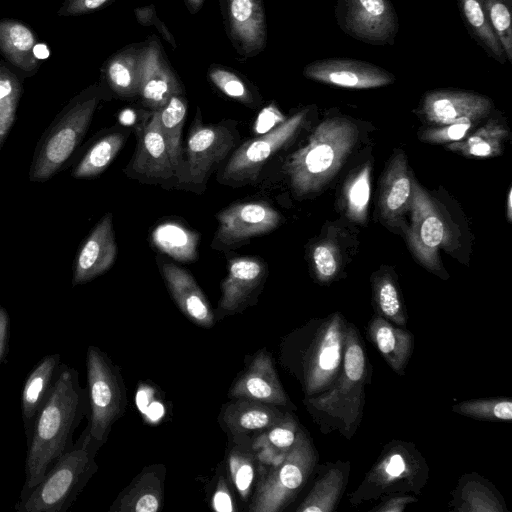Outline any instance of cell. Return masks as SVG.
I'll use <instances>...</instances> for the list:
<instances>
[{
	"mask_svg": "<svg viewBox=\"0 0 512 512\" xmlns=\"http://www.w3.org/2000/svg\"><path fill=\"white\" fill-rule=\"evenodd\" d=\"M88 410L87 390L81 387L77 370L61 363L52 390L26 438L25 482L20 499L73 445L74 432Z\"/></svg>",
	"mask_w": 512,
	"mask_h": 512,
	"instance_id": "cell-1",
	"label": "cell"
},
{
	"mask_svg": "<svg viewBox=\"0 0 512 512\" xmlns=\"http://www.w3.org/2000/svg\"><path fill=\"white\" fill-rule=\"evenodd\" d=\"M368 359L354 324L347 322L343 361L334 383L324 392L307 399L322 426L336 429L350 439L362 418Z\"/></svg>",
	"mask_w": 512,
	"mask_h": 512,
	"instance_id": "cell-2",
	"label": "cell"
},
{
	"mask_svg": "<svg viewBox=\"0 0 512 512\" xmlns=\"http://www.w3.org/2000/svg\"><path fill=\"white\" fill-rule=\"evenodd\" d=\"M357 137V126L346 117L334 116L319 123L307 144L285 163L295 194L305 196L326 185L343 165Z\"/></svg>",
	"mask_w": 512,
	"mask_h": 512,
	"instance_id": "cell-3",
	"label": "cell"
},
{
	"mask_svg": "<svg viewBox=\"0 0 512 512\" xmlns=\"http://www.w3.org/2000/svg\"><path fill=\"white\" fill-rule=\"evenodd\" d=\"M102 95L91 87L73 98L53 119L39 138L28 176L43 183L65 168L82 142Z\"/></svg>",
	"mask_w": 512,
	"mask_h": 512,
	"instance_id": "cell-4",
	"label": "cell"
},
{
	"mask_svg": "<svg viewBox=\"0 0 512 512\" xmlns=\"http://www.w3.org/2000/svg\"><path fill=\"white\" fill-rule=\"evenodd\" d=\"M100 446L88 428L54 463L42 480L15 505L18 512H65L96 472L95 454Z\"/></svg>",
	"mask_w": 512,
	"mask_h": 512,
	"instance_id": "cell-5",
	"label": "cell"
},
{
	"mask_svg": "<svg viewBox=\"0 0 512 512\" xmlns=\"http://www.w3.org/2000/svg\"><path fill=\"white\" fill-rule=\"evenodd\" d=\"M429 469L425 458L411 442L392 440L350 495L351 505H360L396 494H419L425 486Z\"/></svg>",
	"mask_w": 512,
	"mask_h": 512,
	"instance_id": "cell-6",
	"label": "cell"
},
{
	"mask_svg": "<svg viewBox=\"0 0 512 512\" xmlns=\"http://www.w3.org/2000/svg\"><path fill=\"white\" fill-rule=\"evenodd\" d=\"M318 460L311 439L302 430L284 458L259 480L250 507L252 512H278L303 487Z\"/></svg>",
	"mask_w": 512,
	"mask_h": 512,
	"instance_id": "cell-7",
	"label": "cell"
},
{
	"mask_svg": "<svg viewBox=\"0 0 512 512\" xmlns=\"http://www.w3.org/2000/svg\"><path fill=\"white\" fill-rule=\"evenodd\" d=\"M86 370L90 410L87 428L91 439L101 446L121 415L123 394L116 368L98 347H88Z\"/></svg>",
	"mask_w": 512,
	"mask_h": 512,
	"instance_id": "cell-8",
	"label": "cell"
},
{
	"mask_svg": "<svg viewBox=\"0 0 512 512\" xmlns=\"http://www.w3.org/2000/svg\"><path fill=\"white\" fill-rule=\"evenodd\" d=\"M347 321L334 312L317 328L304 359V391L315 396L336 380L343 361Z\"/></svg>",
	"mask_w": 512,
	"mask_h": 512,
	"instance_id": "cell-9",
	"label": "cell"
},
{
	"mask_svg": "<svg viewBox=\"0 0 512 512\" xmlns=\"http://www.w3.org/2000/svg\"><path fill=\"white\" fill-rule=\"evenodd\" d=\"M334 13L346 35L373 46L394 44L399 22L390 0H337Z\"/></svg>",
	"mask_w": 512,
	"mask_h": 512,
	"instance_id": "cell-10",
	"label": "cell"
},
{
	"mask_svg": "<svg viewBox=\"0 0 512 512\" xmlns=\"http://www.w3.org/2000/svg\"><path fill=\"white\" fill-rule=\"evenodd\" d=\"M411 223L407 230L409 247L417 260L428 270L442 269L439 248L447 243V227L429 194L412 181V198L409 206Z\"/></svg>",
	"mask_w": 512,
	"mask_h": 512,
	"instance_id": "cell-11",
	"label": "cell"
},
{
	"mask_svg": "<svg viewBox=\"0 0 512 512\" xmlns=\"http://www.w3.org/2000/svg\"><path fill=\"white\" fill-rule=\"evenodd\" d=\"M307 113L308 109L301 110L262 136L242 144L225 166L223 179L234 184L255 181L268 159L297 133Z\"/></svg>",
	"mask_w": 512,
	"mask_h": 512,
	"instance_id": "cell-12",
	"label": "cell"
},
{
	"mask_svg": "<svg viewBox=\"0 0 512 512\" xmlns=\"http://www.w3.org/2000/svg\"><path fill=\"white\" fill-rule=\"evenodd\" d=\"M303 75L315 82L348 89L379 88L396 80L393 73L378 65L350 58L313 61L304 67Z\"/></svg>",
	"mask_w": 512,
	"mask_h": 512,
	"instance_id": "cell-13",
	"label": "cell"
},
{
	"mask_svg": "<svg viewBox=\"0 0 512 512\" xmlns=\"http://www.w3.org/2000/svg\"><path fill=\"white\" fill-rule=\"evenodd\" d=\"M236 143L234 132L223 124H194L187 140V181L206 182L216 165L224 160Z\"/></svg>",
	"mask_w": 512,
	"mask_h": 512,
	"instance_id": "cell-14",
	"label": "cell"
},
{
	"mask_svg": "<svg viewBox=\"0 0 512 512\" xmlns=\"http://www.w3.org/2000/svg\"><path fill=\"white\" fill-rule=\"evenodd\" d=\"M492 108V100L485 95L467 90L435 89L423 95L419 113L431 124L447 125L475 122L487 117Z\"/></svg>",
	"mask_w": 512,
	"mask_h": 512,
	"instance_id": "cell-15",
	"label": "cell"
},
{
	"mask_svg": "<svg viewBox=\"0 0 512 512\" xmlns=\"http://www.w3.org/2000/svg\"><path fill=\"white\" fill-rule=\"evenodd\" d=\"M218 229L215 241L220 246L234 247L249 239L274 230L281 216L270 205L262 202L238 203L217 215Z\"/></svg>",
	"mask_w": 512,
	"mask_h": 512,
	"instance_id": "cell-16",
	"label": "cell"
},
{
	"mask_svg": "<svg viewBox=\"0 0 512 512\" xmlns=\"http://www.w3.org/2000/svg\"><path fill=\"white\" fill-rule=\"evenodd\" d=\"M117 257L112 214L106 213L81 243L73 265L72 286L85 284L108 271Z\"/></svg>",
	"mask_w": 512,
	"mask_h": 512,
	"instance_id": "cell-17",
	"label": "cell"
},
{
	"mask_svg": "<svg viewBox=\"0 0 512 512\" xmlns=\"http://www.w3.org/2000/svg\"><path fill=\"white\" fill-rule=\"evenodd\" d=\"M227 30L239 54L258 55L266 46L267 29L262 0H224Z\"/></svg>",
	"mask_w": 512,
	"mask_h": 512,
	"instance_id": "cell-18",
	"label": "cell"
},
{
	"mask_svg": "<svg viewBox=\"0 0 512 512\" xmlns=\"http://www.w3.org/2000/svg\"><path fill=\"white\" fill-rule=\"evenodd\" d=\"M182 94L176 75L167 62L157 38L142 47L139 96L154 111L163 108L174 95Z\"/></svg>",
	"mask_w": 512,
	"mask_h": 512,
	"instance_id": "cell-19",
	"label": "cell"
},
{
	"mask_svg": "<svg viewBox=\"0 0 512 512\" xmlns=\"http://www.w3.org/2000/svg\"><path fill=\"white\" fill-rule=\"evenodd\" d=\"M132 170L152 180H167L177 172L160 130L156 111L139 132Z\"/></svg>",
	"mask_w": 512,
	"mask_h": 512,
	"instance_id": "cell-20",
	"label": "cell"
},
{
	"mask_svg": "<svg viewBox=\"0 0 512 512\" xmlns=\"http://www.w3.org/2000/svg\"><path fill=\"white\" fill-rule=\"evenodd\" d=\"M412 181L406 156L399 150L390 159L380 181V215L391 226L398 225L409 210Z\"/></svg>",
	"mask_w": 512,
	"mask_h": 512,
	"instance_id": "cell-21",
	"label": "cell"
},
{
	"mask_svg": "<svg viewBox=\"0 0 512 512\" xmlns=\"http://www.w3.org/2000/svg\"><path fill=\"white\" fill-rule=\"evenodd\" d=\"M229 394L237 399L253 400L269 405L284 406L288 402L271 358L264 351L254 357L248 370L235 382Z\"/></svg>",
	"mask_w": 512,
	"mask_h": 512,
	"instance_id": "cell-22",
	"label": "cell"
},
{
	"mask_svg": "<svg viewBox=\"0 0 512 512\" xmlns=\"http://www.w3.org/2000/svg\"><path fill=\"white\" fill-rule=\"evenodd\" d=\"M162 273L179 309L194 323L211 327L214 324V313L192 275L172 263L163 264Z\"/></svg>",
	"mask_w": 512,
	"mask_h": 512,
	"instance_id": "cell-23",
	"label": "cell"
},
{
	"mask_svg": "<svg viewBox=\"0 0 512 512\" xmlns=\"http://www.w3.org/2000/svg\"><path fill=\"white\" fill-rule=\"evenodd\" d=\"M266 274L264 263L254 257L231 259L222 282L219 309L230 313L241 307L260 286Z\"/></svg>",
	"mask_w": 512,
	"mask_h": 512,
	"instance_id": "cell-24",
	"label": "cell"
},
{
	"mask_svg": "<svg viewBox=\"0 0 512 512\" xmlns=\"http://www.w3.org/2000/svg\"><path fill=\"white\" fill-rule=\"evenodd\" d=\"M59 353L44 356L29 373L21 392V414L26 438L46 402L61 364Z\"/></svg>",
	"mask_w": 512,
	"mask_h": 512,
	"instance_id": "cell-25",
	"label": "cell"
},
{
	"mask_svg": "<svg viewBox=\"0 0 512 512\" xmlns=\"http://www.w3.org/2000/svg\"><path fill=\"white\" fill-rule=\"evenodd\" d=\"M367 334L390 368L399 376L404 375L414 348L412 333L376 314L368 324Z\"/></svg>",
	"mask_w": 512,
	"mask_h": 512,
	"instance_id": "cell-26",
	"label": "cell"
},
{
	"mask_svg": "<svg viewBox=\"0 0 512 512\" xmlns=\"http://www.w3.org/2000/svg\"><path fill=\"white\" fill-rule=\"evenodd\" d=\"M458 512H504L505 502L496 488L477 474L464 475L451 503Z\"/></svg>",
	"mask_w": 512,
	"mask_h": 512,
	"instance_id": "cell-27",
	"label": "cell"
},
{
	"mask_svg": "<svg viewBox=\"0 0 512 512\" xmlns=\"http://www.w3.org/2000/svg\"><path fill=\"white\" fill-rule=\"evenodd\" d=\"M161 503V478L155 471L145 470L119 495L110 511L156 512Z\"/></svg>",
	"mask_w": 512,
	"mask_h": 512,
	"instance_id": "cell-28",
	"label": "cell"
},
{
	"mask_svg": "<svg viewBox=\"0 0 512 512\" xmlns=\"http://www.w3.org/2000/svg\"><path fill=\"white\" fill-rule=\"evenodd\" d=\"M33 31L15 20H0V51L15 66L30 72L38 66Z\"/></svg>",
	"mask_w": 512,
	"mask_h": 512,
	"instance_id": "cell-29",
	"label": "cell"
},
{
	"mask_svg": "<svg viewBox=\"0 0 512 512\" xmlns=\"http://www.w3.org/2000/svg\"><path fill=\"white\" fill-rule=\"evenodd\" d=\"M349 464H333L315 482L297 512H333L347 482Z\"/></svg>",
	"mask_w": 512,
	"mask_h": 512,
	"instance_id": "cell-30",
	"label": "cell"
},
{
	"mask_svg": "<svg viewBox=\"0 0 512 512\" xmlns=\"http://www.w3.org/2000/svg\"><path fill=\"white\" fill-rule=\"evenodd\" d=\"M142 47H130L113 55L104 74L110 88L120 97L138 96Z\"/></svg>",
	"mask_w": 512,
	"mask_h": 512,
	"instance_id": "cell-31",
	"label": "cell"
},
{
	"mask_svg": "<svg viewBox=\"0 0 512 512\" xmlns=\"http://www.w3.org/2000/svg\"><path fill=\"white\" fill-rule=\"evenodd\" d=\"M461 18L470 36L486 54L503 65L507 62L501 43L481 0H457Z\"/></svg>",
	"mask_w": 512,
	"mask_h": 512,
	"instance_id": "cell-32",
	"label": "cell"
},
{
	"mask_svg": "<svg viewBox=\"0 0 512 512\" xmlns=\"http://www.w3.org/2000/svg\"><path fill=\"white\" fill-rule=\"evenodd\" d=\"M284 415L278 410L258 401L239 398L225 408L223 419L235 432H249L269 428Z\"/></svg>",
	"mask_w": 512,
	"mask_h": 512,
	"instance_id": "cell-33",
	"label": "cell"
},
{
	"mask_svg": "<svg viewBox=\"0 0 512 512\" xmlns=\"http://www.w3.org/2000/svg\"><path fill=\"white\" fill-rule=\"evenodd\" d=\"M153 244L163 253L180 262L197 259L199 235L177 222H164L152 232Z\"/></svg>",
	"mask_w": 512,
	"mask_h": 512,
	"instance_id": "cell-34",
	"label": "cell"
},
{
	"mask_svg": "<svg viewBox=\"0 0 512 512\" xmlns=\"http://www.w3.org/2000/svg\"><path fill=\"white\" fill-rule=\"evenodd\" d=\"M124 141V135L118 131L98 138L75 164L71 176L75 179H86L100 175L114 160Z\"/></svg>",
	"mask_w": 512,
	"mask_h": 512,
	"instance_id": "cell-35",
	"label": "cell"
},
{
	"mask_svg": "<svg viewBox=\"0 0 512 512\" xmlns=\"http://www.w3.org/2000/svg\"><path fill=\"white\" fill-rule=\"evenodd\" d=\"M508 134V130L502 123L496 119H490L465 140L452 142L446 148L467 157H495L501 154L503 141Z\"/></svg>",
	"mask_w": 512,
	"mask_h": 512,
	"instance_id": "cell-36",
	"label": "cell"
},
{
	"mask_svg": "<svg viewBox=\"0 0 512 512\" xmlns=\"http://www.w3.org/2000/svg\"><path fill=\"white\" fill-rule=\"evenodd\" d=\"M186 112L187 102L182 94L172 96L163 108L156 111L160 130L177 170L182 157L181 134Z\"/></svg>",
	"mask_w": 512,
	"mask_h": 512,
	"instance_id": "cell-37",
	"label": "cell"
},
{
	"mask_svg": "<svg viewBox=\"0 0 512 512\" xmlns=\"http://www.w3.org/2000/svg\"><path fill=\"white\" fill-rule=\"evenodd\" d=\"M371 192V164L366 163L347 180L343 190L344 210L349 220L364 224Z\"/></svg>",
	"mask_w": 512,
	"mask_h": 512,
	"instance_id": "cell-38",
	"label": "cell"
},
{
	"mask_svg": "<svg viewBox=\"0 0 512 512\" xmlns=\"http://www.w3.org/2000/svg\"><path fill=\"white\" fill-rule=\"evenodd\" d=\"M373 299L377 315L399 327L406 326L407 315L400 291L389 274H382L374 278Z\"/></svg>",
	"mask_w": 512,
	"mask_h": 512,
	"instance_id": "cell-39",
	"label": "cell"
},
{
	"mask_svg": "<svg viewBox=\"0 0 512 512\" xmlns=\"http://www.w3.org/2000/svg\"><path fill=\"white\" fill-rule=\"evenodd\" d=\"M21 91L18 78L0 66V152L16 120Z\"/></svg>",
	"mask_w": 512,
	"mask_h": 512,
	"instance_id": "cell-40",
	"label": "cell"
},
{
	"mask_svg": "<svg viewBox=\"0 0 512 512\" xmlns=\"http://www.w3.org/2000/svg\"><path fill=\"white\" fill-rule=\"evenodd\" d=\"M452 410L477 420L510 421L512 419V401L509 398L471 399L454 405Z\"/></svg>",
	"mask_w": 512,
	"mask_h": 512,
	"instance_id": "cell-41",
	"label": "cell"
},
{
	"mask_svg": "<svg viewBox=\"0 0 512 512\" xmlns=\"http://www.w3.org/2000/svg\"><path fill=\"white\" fill-rule=\"evenodd\" d=\"M501 43L506 60L512 64V0H481Z\"/></svg>",
	"mask_w": 512,
	"mask_h": 512,
	"instance_id": "cell-42",
	"label": "cell"
},
{
	"mask_svg": "<svg viewBox=\"0 0 512 512\" xmlns=\"http://www.w3.org/2000/svg\"><path fill=\"white\" fill-rule=\"evenodd\" d=\"M298 425L291 415L284 416L276 424L269 427L256 445L264 448V453L278 454L288 451L295 443L298 434Z\"/></svg>",
	"mask_w": 512,
	"mask_h": 512,
	"instance_id": "cell-43",
	"label": "cell"
},
{
	"mask_svg": "<svg viewBox=\"0 0 512 512\" xmlns=\"http://www.w3.org/2000/svg\"><path fill=\"white\" fill-rule=\"evenodd\" d=\"M210 81L226 96L245 105L255 103L254 96L246 82L235 72L222 66H211L208 71Z\"/></svg>",
	"mask_w": 512,
	"mask_h": 512,
	"instance_id": "cell-44",
	"label": "cell"
},
{
	"mask_svg": "<svg viewBox=\"0 0 512 512\" xmlns=\"http://www.w3.org/2000/svg\"><path fill=\"white\" fill-rule=\"evenodd\" d=\"M311 259L315 277L319 282L328 283L338 274L340 254L332 240L325 239L316 243L311 252Z\"/></svg>",
	"mask_w": 512,
	"mask_h": 512,
	"instance_id": "cell-45",
	"label": "cell"
},
{
	"mask_svg": "<svg viewBox=\"0 0 512 512\" xmlns=\"http://www.w3.org/2000/svg\"><path fill=\"white\" fill-rule=\"evenodd\" d=\"M229 471L234 486L241 497L246 499L255 475L252 456L239 450H233L229 456Z\"/></svg>",
	"mask_w": 512,
	"mask_h": 512,
	"instance_id": "cell-46",
	"label": "cell"
},
{
	"mask_svg": "<svg viewBox=\"0 0 512 512\" xmlns=\"http://www.w3.org/2000/svg\"><path fill=\"white\" fill-rule=\"evenodd\" d=\"M472 121H460L424 130L420 139L429 143H452L462 140L473 126Z\"/></svg>",
	"mask_w": 512,
	"mask_h": 512,
	"instance_id": "cell-47",
	"label": "cell"
},
{
	"mask_svg": "<svg viewBox=\"0 0 512 512\" xmlns=\"http://www.w3.org/2000/svg\"><path fill=\"white\" fill-rule=\"evenodd\" d=\"M113 0H67L59 15L70 16L85 14L104 7Z\"/></svg>",
	"mask_w": 512,
	"mask_h": 512,
	"instance_id": "cell-48",
	"label": "cell"
},
{
	"mask_svg": "<svg viewBox=\"0 0 512 512\" xmlns=\"http://www.w3.org/2000/svg\"><path fill=\"white\" fill-rule=\"evenodd\" d=\"M136 17L142 25H154L163 37L173 46H176L171 33H169L166 26L158 19L153 6L138 8L135 10Z\"/></svg>",
	"mask_w": 512,
	"mask_h": 512,
	"instance_id": "cell-49",
	"label": "cell"
},
{
	"mask_svg": "<svg viewBox=\"0 0 512 512\" xmlns=\"http://www.w3.org/2000/svg\"><path fill=\"white\" fill-rule=\"evenodd\" d=\"M213 509L219 512H233V499L223 477L219 478L212 498Z\"/></svg>",
	"mask_w": 512,
	"mask_h": 512,
	"instance_id": "cell-50",
	"label": "cell"
},
{
	"mask_svg": "<svg viewBox=\"0 0 512 512\" xmlns=\"http://www.w3.org/2000/svg\"><path fill=\"white\" fill-rule=\"evenodd\" d=\"M417 502V498L408 494H396L386 497L371 512H402L408 504Z\"/></svg>",
	"mask_w": 512,
	"mask_h": 512,
	"instance_id": "cell-51",
	"label": "cell"
},
{
	"mask_svg": "<svg viewBox=\"0 0 512 512\" xmlns=\"http://www.w3.org/2000/svg\"><path fill=\"white\" fill-rule=\"evenodd\" d=\"M10 339V317L7 310L0 306V365L6 358Z\"/></svg>",
	"mask_w": 512,
	"mask_h": 512,
	"instance_id": "cell-52",
	"label": "cell"
},
{
	"mask_svg": "<svg viewBox=\"0 0 512 512\" xmlns=\"http://www.w3.org/2000/svg\"><path fill=\"white\" fill-rule=\"evenodd\" d=\"M186 5L191 13H196L202 6L204 0H185Z\"/></svg>",
	"mask_w": 512,
	"mask_h": 512,
	"instance_id": "cell-53",
	"label": "cell"
},
{
	"mask_svg": "<svg viewBox=\"0 0 512 512\" xmlns=\"http://www.w3.org/2000/svg\"><path fill=\"white\" fill-rule=\"evenodd\" d=\"M512 189H509L508 196H507V218L508 221L511 222L512 220Z\"/></svg>",
	"mask_w": 512,
	"mask_h": 512,
	"instance_id": "cell-54",
	"label": "cell"
}]
</instances>
